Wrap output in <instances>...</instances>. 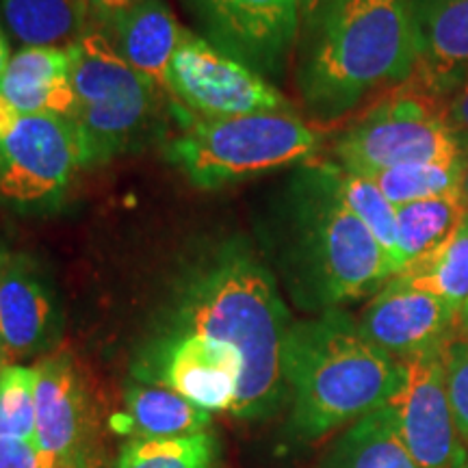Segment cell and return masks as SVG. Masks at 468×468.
<instances>
[{
  "label": "cell",
  "mask_w": 468,
  "mask_h": 468,
  "mask_svg": "<svg viewBox=\"0 0 468 468\" xmlns=\"http://www.w3.org/2000/svg\"><path fill=\"white\" fill-rule=\"evenodd\" d=\"M262 241L292 302L324 313L376 295L397 267L345 207L324 163H308L278 193Z\"/></svg>",
  "instance_id": "6da1fadb"
},
{
  "label": "cell",
  "mask_w": 468,
  "mask_h": 468,
  "mask_svg": "<svg viewBox=\"0 0 468 468\" xmlns=\"http://www.w3.org/2000/svg\"><path fill=\"white\" fill-rule=\"evenodd\" d=\"M291 324L273 273L237 239L221 243L191 271L176 332L230 345L243 365L230 414L265 419L289 397L284 345Z\"/></svg>",
  "instance_id": "7a4b0ae2"
},
{
  "label": "cell",
  "mask_w": 468,
  "mask_h": 468,
  "mask_svg": "<svg viewBox=\"0 0 468 468\" xmlns=\"http://www.w3.org/2000/svg\"><path fill=\"white\" fill-rule=\"evenodd\" d=\"M419 61L410 0H330L310 20L297 90L317 120L332 122L379 90H399Z\"/></svg>",
  "instance_id": "3957f363"
},
{
  "label": "cell",
  "mask_w": 468,
  "mask_h": 468,
  "mask_svg": "<svg viewBox=\"0 0 468 468\" xmlns=\"http://www.w3.org/2000/svg\"><path fill=\"white\" fill-rule=\"evenodd\" d=\"M403 371V360L368 341L341 308L292 321L284 345L292 427L306 441H317L356 423L395 395Z\"/></svg>",
  "instance_id": "277c9868"
},
{
  "label": "cell",
  "mask_w": 468,
  "mask_h": 468,
  "mask_svg": "<svg viewBox=\"0 0 468 468\" xmlns=\"http://www.w3.org/2000/svg\"><path fill=\"white\" fill-rule=\"evenodd\" d=\"M319 148L317 133L292 111L189 120L167 145V159L200 189L306 163Z\"/></svg>",
  "instance_id": "5b68a950"
},
{
  "label": "cell",
  "mask_w": 468,
  "mask_h": 468,
  "mask_svg": "<svg viewBox=\"0 0 468 468\" xmlns=\"http://www.w3.org/2000/svg\"><path fill=\"white\" fill-rule=\"evenodd\" d=\"M74 113L85 148V167L113 159L150 131L161 90L124 61L107 31L90 28L69 46Z\"/></svg>",
  "instance_id": "8992f818"
},
{
  "label": "cell",
  "mask_w": 468,
  "mask_h": 468,
  "mask_svg": "<svg viewBox=\"0 0 468 468\" xmlns=\"http://www.w3.org/2000/svg\"><path fill=\"white\" fill-rule=\"evenodd\" d=\"M466 154L444 115V101L412 83L373 104L335 144L336 165L362 176Z\"/></svg>",
  "instance_id": "52a82bcc"
},
{
  "label": "cell",
  "mask_w": 468,
  "mask_h": 468,
  "mask_svg": "<svg viewBox=\"0 0 468 468\" xmlns=\"http://www.w3.org/2000/svg\"><path fill=\"white\" fill-rule=\"evenodd\" d=\"M79 167H85V148L69 117L22 115L0 139V200L22 213H48Z\"/></svg>",
  "instance_id": "ba28073f"
},
{
  "label": "cell",
  "mask_w": 468,
  "mask_h": 468,
  "mask_svg": "<svg viewBox=\"0 0 468 468\" xmlns=\"http://www.w3.org/2000/svg\"><path fill=\"white\" fill-rule=\"evenodd\" d=\"M167 85L172 96L202 117L291 111L265 76L191 31H183L169 63Z\"/></svg>",
  "instance_id": "9c48e42d"
},
{
  "label": "cell",
  "mask_w": 468,
  "mask_h": 468,
  "mask_svg": "<svg viewBox=\"0 0 468 468\" xmlns=\"http://www.w3.org/2000/svg\"><path fill=\"white\" fill-rule=\"evenodd\" d=\"M210 44L262 76H278L300 35V0H185Z\"/></svg>",
  "instance_id": "30bf717a"
},
{
  "label": "cell",
  "mask_w": 468,
  "mask_h": 468,
  "mask_svg": "<svg viewBox=\"0 0 468 468\" xmlns=\"http://www.w3.org/2000/svg\"><path fill=\"white\" fill-rule=\"evenodd\" d=\"M403 382L384 403L403 447L419 468H462L452 406L444 388L442 349L403 360Z\"/></svg>",
  "instance_id": "8fae6325"
},
{
  "label": "cell",
  "mask_w": 468,
  "mask_h": 468,
  "mask_svg": "<svg viewBox=\"0 0 468 468\" xmlns=\"http://www.w3.org/2000/svg\"><path fill=\"white\" fill-rule=\"evenodd\" d=\"M460 313L452 303L393 276L379 289L358 325L368 341L397 360L444 349L458 338Z\"/></svg>",
  "instance_id": "7c38bea8"
},
{
  "label": "cell",
  "mask_w": 468,
  "mask_h": 468,
  "mask_svg": "<svg viewBox=\"0 0 468 468\" xmlns=\"http://www.w3.org/2000/svg\"><path fill=\"white\" fill-rule=\"evenodd\" d=\"M243 365L230 345L176 332L159 354V379L208 412L230 410L239 399Z\"/></svg>",
  "instance_id": "4fadbf2b"
},
{
  "label": "cell",
  "mask_w": 468,
  "mask_h": 468,
  "mask_svg": "<svg viewBox=\"0 0 468 468\" xmlns=\"http://www.w3.org/2000/svg\"><path fill=\"white\" fill-rule=\"evenodd\" d=\"M419 61L408 80L447 101L468 80V0H410Z\"/></svg>",
  "instance_id": "5bb4252c"
},
{
  "label": "cell",
  "mask_w": 468,
  "mask_h": 468,
  "mask_svg": "<svg viewBox=\"0 0 468 468\" xmlns=\"http://www.w3.org/2000/svg\"><path fill=\"white\" fill-rule=\"evenodd\" d=\"M57 332L58 310L46 276L31 261L7 256L0 262V351L37 354Z\"/></svg>",
  "instance_id": "9a60e30c"
},
{
  "label": "cell",
  "mask_w": 468,
  "mask_h": 468,
  "mask_svg": "<svg viewBox=\"0 0 468 468\" xmlns=\"http://www.w3.org/2000/svg\"><path fill=\"white\" fill-rule=\"evenodd\" d=\"M35 368V444L58 468H83L80 436L85 397L79 373L68 356L57 354Z\"/></svg>",
  "instance_id": "2e32d148"
},
{
  "label": "cell",
  "mask_w": 468,
  "mask_h": 468,
  "mask_svg": "<svg viewBox=\"0 0 468 468\" xmlns=\"http://www.w3.org/2000/svg\"><path fill=\"white\" fill-rule=\"evenodd\" d=\"M0 93L22 115L72 117L76 96L69 80V50L22 48L16 52L0 79Z\"/></svg>",
  "instance_id": "e0dca14e"
},
{
  "label": "cell",
  "mask_w": 468,
  "mask_h": 468,
  "mask_svg": "<svg viewBox=\"0 0 468 468\" xmlns=\"http://www.w3.org/2000/svg\"><path fill=\"white\" fill-rule=\"evenodd\" d=\"M109 28L113 31L109 39L128 66L161 91H169V63L185 28L178 27L165 0H137Z\"/></svg>",
  "instance_id": "ac0fdd59"
},
{
  "label": "cell",
  "mask_w": 468,
  "mask_h": 468,
  "mask_svg": "<svg viewBox=\"0 0 468 468\" xmlns=\"http://www.w3.org/2000/svg\"><path fill=\"white\" fill-rule=\"evenodd\" d=\"M210 412L161 384H134L126 393V408L111 425L133 438H180L204 434Z\"/></svg>",
  "instance_id": "d6986e66"
},
{
  "label": "cell",
  "mask_w": 468,
  "mask_h": 468,
  "mask_svg": "<svg viewBox=\"0 0 468 468\" xmlns=\"http://www.w3.org/2000/svg\"><path fill=\"white\" fill-rule=\"evenodd\" d=\"M9 31L27 48H69L90 31L83 0H0Z\"/></svg>",
  "instance_id": "ffe728a7"
},
{
  "label": "cell",
  "mask_w": 468,
  "mask_h": 468,
  "mask_svg": "<svg viewBox=\"0 0 468 468\" xmlns=\"http://www.w3.org/2000/svg\"><path fill=\"white\" fill-rule=\"evenodd\" d=\"M321 468H419L386 408L351 423L325 453Z\"/></svg>",
  "instance_id": "44dd1931"
},
{
  "label": "cell",
  "mask_w": 468,
  "mask_h": 468,
  "mask_svg": "<svg viewBox=\"0 0 468 468\" xmlns=\"http://www.w3.org/2000/svg\"><path fill=\"white\" fill-rule=\"evenodd\" d=\"M466 213L468 207L462 191L397 208V245H399L401 269L423 259L447 241Z\"/></svg>",
  "instance_id": "7402d4cb"
},
{
  "label": "cell",
  "mask_w": 468,
  "mask_h": 468,
  "mask_svg": "<svg viewBox=\"0 0 468 468\" xmlns=\"http://www.w3.org/2000/svg\"><path fill=\"white\" fill-rule=\"evenodd\" d=\"M397 276L462 313L468 306V213L447 241L423 259L410 262Z\"/></svg>",
  "instance_id": "603a6c76"
},
{
  "label": "cell",
  "mask_w": 468,
  "mask_h": 468,
  "mask_svg": "<svg viewBox=\"0 0 468 468\" xmlns=\"http://www.w3.org/2000/svg\"><path fill=\"white\" fill-rule=\"evenodd\" d=\"M324 165L332 180V186H335L345 207L376 237V241L382 245L388 259L397 267V273H399L401 256L399 245H397V208L386 200L384 193L379 191V186L368 176L347 172V169L336 165L335 161L324 163Z\"/></svg>",
  "instance_id": "cb8c5ba5"
},
{
  "label": "cell",
  "mask_w": 468,
  "mask_h": 468,
  "mask_svg": "<svg viewBox=\"0 0 468 468\" xmlns=\"http://www.w3.org/2000/svg\"><path fill=\"white\" fill-rule=\"evenodd\" d=\"M466 165L468 154L460 156V159L414 163V165L384 169V172L371 174L368 178L379 186L386 200L393 204L395 208H399L412 202L462 191Z\"/></svg>",
  "instance_id": "d4e9b609"
},
{
  "label": "cell",
  "mask_w": 468,
  "mask_h": 468,
  "mask_svg": "<svg viewBox=\"0 0 468 468\" xmlns=\"http://www.w3.org/2000/svg\"><path fill=\"white\" fill-rule=\"evenodd\" d=\"M215 438H133L124 444L115 468H213Z\"/></svg>",
  "instance_id": "484cf974"
},
{
  "label": "cell",
  "mask_w": 468,
  "mask_h": 468,
  "mask_svg": "<svg viewBox=\"0 0 468 468\" xmlns=\"http://www.w3.org/2000/svg\"><path fill=\"white\" fill-rule=\"evenodd\" d=\"M35 368H0V438L35 442Z\"/></svg>",
  "instance_id": "4316f807"
},
{
  "label": "cell",
  "mask_w": 468,
  "mask_h": 468,
  "mask_svg": "<svg viewBox=\"0 0 468 468\" xmlns=\"http://www.w3.org/2000/svg\"><path fill=\"white\" fill-rule=\"evenodd\" d=\"M444 388L452 406L462 455L468 453V338H453L442 349ZM464 464V462H462Z\"/></svg>",
  "instance_id": "83f0119b"
},
{
  "label": "cell",
  "mask_w": 468,
  "mask_h": 468,
  "mask_svg": "<svg viewBox=\"0 0 468 468\" xmlns=\"http://www.w3.org/2000/svg\"><path fill=\"white\" fill-rule=\"evenodd\" d=\"M0 468H58L55 458L42 453L33 441L0 438Z\"/></svg>",
  "instance_id": "f1b7e54d"
},
{
  "label": "cell",
  "mask_w": 468,
  "mask_h": 468,
  "mask_svg": "<svg viewBox=\"0 0 468 468\" xmlns=\"http://www.w3.org/2000/svg\"><path fill=\"white\" fill-rule=\"evenodd\" d=\"M444 115L449 126L458 134L460 144L468 152V80H464L452 96L444 101Z\"/></svg>",
  "instance_id": "f546056e"
},
{
  "label": "cell",
  "mask_w": 468,
  "mask_h": 468,
  "mask_svg": "<svg viewBox=\"0 0 468 468\" xmlns=\"http://www.w3.org/2000/svg\"><path fill=\"white\" fill-rule=\"evenodd\" d=\"M87 11L91 17L101 20L104 27H111L113 22L124 14L126 9H131L137 0H83Z\"/></svg>",
  "instance_id": "4dcf8cb0"
},
{
  "label": "cell",
  "mask_w": 468,
  "mask_h": 468,
  "mask_svg": "<svg viewBox=\"0 0 468 468\" xmlns=\"http://www.w3.org/2000/svg\"><path fill=\"white\" fill-rule=\"evenodd\" d=\"M20 117H22L20 111H17L14 104L0 93V139L7 137V134L14 131L17 122H20Z\"/></svg>",
  "instance_id": "1f68e13d"
},
{
  "label": "cell",
  "mask_w": 468,
  "mask_h": 468,
  "mask_svg": "<svg viewBox=\"0 0 468 468\" xmlns=\"http://www.w3.org/2000/svg\"><path fill=\"white\" fill-rule=\"evenodd\" d=\"M327 3H330V0H300V9H302L303 22L310 20V17L317 14L321 7H325Z\"/></svg>",
  "instance_id": "d6a6232c"
},
{
  "label": "cell",
  "mask_w": 468,
  "mask_h": 468,
  "mask_svg": "<svg viewBox=\"0 0 468 468\" xmlns=\"http://www.w3.org/2000/svg\"><path fill=\"white\" fill-rule=\"evenodd\" d=\"M9 61H11L9 46H7V39H5V35H3V28H0V79H3V74H5V69H7Z\"/></svg>",
  "instance_id": "836d02e7"
},
{
  "label": "cell",
  "mask_w": 468,
  "mask_h": 468,
  "mask_svg": "<svg viewBox=\"0 0 468 468\" xmlns=\"http://www.w3.org/2000/svg\"><path fill=\"white\" fill-rule=\"evenodd\" d=\"M458 336L468 338V306L460 313V324H458Z\"/></svg>",
  "instance_id": "e575fe53"
},
{
  "label": "cell",
  "mask_w": 468,
  "mask_h": 468,
  "mask_svg": "<svg viewBox=\"0 0 468 468\" xmlns=\"http://www.w3.org/2000/svg\"><path fill=\"white\" fill-rule=\"evenodd\" d=\"M462 197H464V202H466V207H468V165H466L464 180H462Z\"/></svg>",
  "instance_id": "d590c367"
},
{
  "label": "cell",
  "mask_w": 468,
  "mask_h": 468,
  "mask_svg": "<svg viewBox=\"0 0 468 468\" xmlns=\"http://www.w3.org/2000/svg\"><path fill=\"white\" fill-rule=\"evenodd\" d=\"M462 468H468V453H466V460H464V464H462Z\"/></svg>",
  "instance_id": "8d00e7d4"
},
{
  "label": "cell",
  "mask_w": 468,
  "mask_h": 468,
  "mask_svg": "<svg viewBox=\"0 0 468 468\" xmlns=\"http://www.w3.org/2000/svg\"><path fill=\"white\" fill-rule=\"evenodd\" d=\"M5 365H3V351H0V368H3Z\"/></svg>",
  "instance_id": "74e56055"
},
{
  "label": "cell",
  "mask_w": 468,
  "mask_h": 468,
  "mask_svg": "<svg viewBox=\"0 0 468 468\" xmlns=\"http://www.w3.org/2000/svg\"><path fill=\"white\" fill-rule=\"evenodd\" d=\"M5 259H7V256H3V254H0V262H3Z\"/></svg>",
  "instance_id": "f35d334b"
}]
</instances>
